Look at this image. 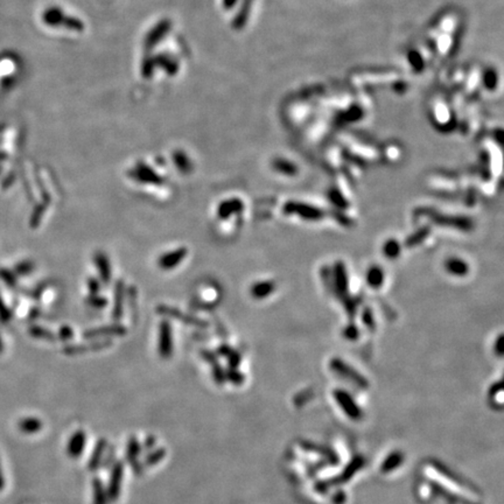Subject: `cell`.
Listing matches in <instances>:
<instances>
[{"instance_id": "8992f818", "label": "cell", "mask_w": 504, "mask_h": 504, "mask_svg": "<svg viewBox=\"0 0 504 504\" xmlns=\"http://www.w3.org/2000/svg\"><path fill=\"white\" fill-rule=\"evenodd\" d=\"M85 446V433L82 431H77L74 433L68 444V454L74 459L79 457L83 452Z\"/></svg>"}, {"instance_id": "9a60e30c", "label": "cell", "mask_w": 504, "mask_h": 504, "mask_svg": "<svg viewBox=\"0 0 504 504\" xmlns=\"http://www.w3.org/2000/svg\"><path fill=\"white\" fill-rule=\"evenodd\" d=\"M110 343H111L110 341L107 340V341H103V342H98L96 344H91V347H69V348L64 349V352H67V354H69V355H74V354H80V352H83V351H87V350H98V349L107 347V346H104V344H110Z\"/></svg>"}, {"instance_id": "d4e9b609", "label": "cell", "mask_w": 504, "mask_h": 504, "mask_svg": "<svg viewBox=\"0 0 504 504\" xmlns=\"http://www.w3.org/2000/svg\"><path fill=\"white\" fill-rule=\"evenodd\" d=\"M88 285H89V289H90V292L94 294L98 292V290H99V284H98V281L96 280V279H90L88 282Z\"/></svg>"}, {"instance_id": "6da1fadb", "label": "cell", "mask_w": 504, "mask_h": 504, "mask_svg": "<svg viewBox=\"0 0 504 504\" xmlns=\"http://www.w3.org/2000/svg\"><path fill=\"white\" fill-rule=\"evenodd\" d=\"M425 480L431 481L434 483H439V486H426L419 487V491L428 490V489H441L444 491L445 497H452L454 499H459L462 503H472L475 504L478 501V497H475V491H469L463 486L464 484L461 482L459 479H454L453 475L446 473L443 467L438 466L434 463H427L422 468Z\"/></svg>"}, {"instance_id": "603a6c76", "label": "cell", "mask_w": 504, "mask_h": 504, "mask_svg": "<svg viewBox=\"0 0 504 504\" xmlns=\"http://www.w3.org/2000/svg\"><path fill=\"white\" fill-rule=\"evenodd\" d=\"M228 357H229V363H230V366L231 367H234L236 368L238 366V363H239V359H240V356L237 354V352H230V354L228 355Z\"/></svg>"}, {"instance_id": "9c48e42d", "label": "cell", "mask_w": 504, "mask_h": 504, "mask_svg": "<svg viewBox=\"0 0 504 504\" xmlns=\"http://www.w3.org/2000/svg\"><path fill=\"white\" fill-rule=\"evenodd\" d=\"M125 333V329L123 327H119V326H111V327L107 328H99V329H92V331L85 332L83 336L85 339H94V337H99L104 335H122Z\"/></svg>"}, {"instance_id": "44dd1931", "label": "cell", "mask_w": 504, "mask_h": 504, "mask_svg": "<svg viewBox=\"0 0 504 504\" xmlns=\"http://www.w3.org/2000/svg\"><path fill=\"white\" fill-rule=\"evenodd\" d=\"M89 302H90L91 306H94V307H96V308H103L104 306L107 304L106 300L104 299V298H95V299L89 300Z\"/></svg>"}, {"instance_id": "ba28073f", "label": "cell", "mask_w": 504, "mask_h": 504, "mask_svg": "<svg viewBox=\"0 0 504 504\" xmlns=\"http://www.w3.org/2000/svg\"><path fill=\"white\" fill-rule=\"evenodd\" d=\"M18 428L20 429L22 433L26 434L38 433L40 432L42 428V421L34 417L22 418V419H20V421L18 422Z\"/></svg>"}, {"instance_id": "2e32d148", "label": "cell", "mask_w": 504, "mask_h": 504, "mask_svg": "<svg viewBox=\"0 0 504 504\" xmlns=\"http://www.w3.org/2000/svg\"><path fill=\"white\" fill-rule=\"evenodd\" d=\"M140 453V445L137 441L135 438H132L129 441V445H127V452H126V459L130 463H133L134 461H137V456Z\"/></svg>"}, {"instance_id": "5b68a950", "label": "cell", "mask_w": 504, "mask_h": 504, "mask_svg": "<svg viewBox=\"0 0 504 504\" xmlns=\"http://www.w3.org/2000/svg\"><path fill=\"white\" fill-rule=\"evenodd\" d=\"M187 250L181 247V249H177L175 251H172L170 254H166L162 256V257L159 258L158 265L164 270H169L175 267L176 265H179L182 259H184L186 256H187Z\"/></svg>"}, {"instance_id": "30bf717a", "label": "cell", "mask_w": 504, "mask_h": 504, "mask_svg": "<svg viewBox=\"0 0 504 504\" xmlns=\"http://www.w3.org/2000/svg\"><path fill=\"white\" fill-rule=\"evenodd\" d=\"M106 445H107L106 440H104V439H100L98 443H97L94 452H92V454H91L90 461H89V464H88L90 471H96V469L98 468L100 460H102V457L104 456V452H105V449H106Z\"/></svg>"}, {"instance_id": "e0dca14e", "label": "cell", "mask_w": 504, "mask_h": 504, "mask_svg": "<svg viewBox=\"0 0 504 504\" xmlns=\"http://www.w3.org/2000/svg\"><path fill=\"white\" fill-rule=\"evenodd\" d=\"M165 455H166L165 449L159 448V449H157V451H154L153 453H151V454L146 457L145 463L147 464V466H153V464H157L159 461H161L162 459H164Z\"/></svg>"}, {"instance_id": "ffe728a7", "label": "cell", "mask_w": 504, "mask_h": 504, "mask_svg": "<svg viewBox=\"0 0 504 504\" xmlns=\"http://www.w3.org/2000/svg\"><path fill=\"white\" fill-rule=\"evenodd\" d=\"M226 376L229 379H230L231 382H234L235 384H240V383L244 381L243 376L237 371H234V374H232L231 371H228V374H226Z\"/></svg>"}, {"instance_id": "277c9868", "label": "cell", "mask_w": 504, "mask_h": 504, "mask_svg": "<svg viewBox=\"0 0 504 504\" xmlns=\"http://www.w3.org/2000/svg\"><path fill=\"white\" fill-rule=\"evenodd\" d=\"M130 176L134 180L146 182V184H162L164 182L161 176H159L156 172L142 164L138 165L137 168L130 172Z\"/></svg>"}, {"instance_id": "d6986e66", "label": "cell", "mask_w": 504, "mask_h": 504, "mask_svg": "<svg viewBox=\"0 0 504 504\" xmlns=\"http://www.w3.org/2000/svg\"><path fill=\"white\" fill-rule=\"evenodd\" d=\"M212 367H214L212 368V377H214L215 382L219 385L224 384V381H226V374H224L223 369L219 366V363L212 364Z\"/></svg>"}, {"instance_id": "7c38bea8", "label": "cell", "mask_w": 504, "mask_h": 504, "mask_svg": "<svg viewBox=\"0 0 504 504\" xmlns=\"http://www.w3.org/2000/svg\"><path fill=\"white\" fill-rule=\"evenodd\" d=\"M96 265L98 267L100 278L103 279L104 284H107L110 280V263H109L107 257L104 254H96L95 256Z\"/></svg>"}, {"instance_id": "7a4b0ae2", "label": "cell", "mask_w": 504, "mask_h": 504, "mask_svg": "<svg viewBox=\"0 0 504 504\" xmlns=\"http://www.w3.org/2000/svg\"><path fill=\"white\" fill-rule=\"evenodd\" d=\"M160 341H159V351L161 357H170L173 351V340H172V329L167 321H162L160 323Z\"/></svg>"}, {"instance_id": "f1b7e54d", "label": "cell", "mask_w": 504, "mask_h": 504, "mask_svg": "<svg viewBox=\"0 0 504 504\" xmlns=\"http://www.w3.org/2000/svg\"><path fill=\"white\" fill-rule=\"evenodd\" d=\"M4 487H5V479H4L2 467H0V491L4 489Z\"/></svg>"}, {"instance_id": "52a82bcc", "label": "cell", "mask_w": 504, "mask_h": 504, "mask_svg": "<svg viewBox=\"0 0 504 504\" xmlns=\"http://www.w3.org/2000/svg\"><path fill=\"white\" fill-rule=\"evenodd\" d=\"M158 312H160L161 314H164V315L173 316L174 319H177V320L182 321V322H186V323H189V325L202 326V327H203V326L207 325V323H204L203 321L194 319V317H192V316L185 315V314L182 313V312L176 311V309H173L172 307H160V308H158Z\"/></svg>"}, {"instance_id": "cb8c5ba5", "label": "cell", "mask_w": 504, "mask_h": 504, "mask_svg": "<svg viewBox=\"0 0 504 504\" xmlns=\"http://www.w3.org/2000/svg\"><path fill=\"white\" fill-rule=\"evenodd\" d=\"M60 336H61V339H62V340H64V341L70 340L71 337H73V332H71V329L69 328V327H63V328L61 329Z\"/></svg>"}, {"instance_id": "484cf974", "label": "cell", "mask_w": 504, "mask_h": 504, "mask_svg": "<svg viewBox=\"0 0 504 504\" xmlns=\"http://www.w3.org/2000/svg\"><path fill=\"white\" fill-rule=\"evenodd\" d=\"M115 452H116V451H115L114 448H109L107 456H106V459L104 460V462H103V464H104V466H105V468H107V466H110V461H112V462H114L115 456H112V457H111V454H112V453H115Z\"/></svg>"}, {"instance_id": "ac0fdd59", "label": "cell", "mask_w": 504, "mask_h": 504, "mask_svg": "<svg viewBox=\"0 0 504 504\" xmlns=\"http://www.w3.org/2000/svg\"><path fill=\"white\" fill-rule=\"evenodd\" d=\"M174 161H175L176 166L179 167L180 170H182V172H189V169L192 168L191 164H189V161L186 159L184 154L176 153L175 156H174Z\"/></svg>"}, {"instance_id": "5bb4252c", "label": "cell", "mask_w": 504, "mask_h": 504, "mask_svg": "<svg viewBox=\"0 0 504 504\" xmlns=\"http://www.w3.org/2000/svg\"><path fill=\"white\" fill-rule=\"evenodd\" d=\"M123 282H118L117 289H116V301H115V309H114V317L115 320H119L123 314Z\"/></svg>"}, {"instance_id": "3957f363", "label": "cell", "mask_w": 504, "mask_h": 504, "mask_svg": "<svg viewBox=\"0 0 504 504\" xmlns=\"http://www.w3.org/2000/svg\"><path fill=\"white\" fill-rule=\"evenodd\" d=\"M123 472L124 467L122 462H116L112 467V474L110 479V483H109V489H107V498L111 499V501H116L118 498L119 492H120V482L123 480Z\"/></svg>"}, {"instance_id": "83f0119b", "label": "cell", "mask_w": 504, "mask_h": 504, "mask_svg": "<svg viewBox=\"0 0 504 504\" xmlns=\"http://www.w3.org/2000/svg\"><path fill=\"white\" fill-rule=\"evenodd\" d=\"M219 352H220V354L222 355V356H228V355L230 354V352H231V350H230V348H229V347H227V346H223V347H221V348L219 349Z\"/></svg>"}, {"instance_id": "8fae6325", "label": "cell", "mask_w": 504, "mask_h": 504, "mask_svg": "<svg viewBox=\"0 0 504 504\" xmlns=\"http://www.w3.org/2000/svg\"><path fill=\"white\" fill-rule=\"evenodd\" d=\"M242 203L237 199L234 200H229L226 202H222L219 207V215L221 219H228L231 214H235V212L239 211L242 209Z\"/></svg>"}, {"instance_id": "4316f807", "label": "cell", "mask_w": 504, "mask_h": 504, "mask_svg": "<svg viewBox=\"0 0 504 504\" xmlns=\"http://www.w3.org/2000/svg\"><path fill=\"white\" fill-rule=\"evenodd\" d=\"M154 444H156V439H154L153 437H151V438H147L146 441H145V447L146 449H150V448H152Z\"/></svg>"}, {"instance_id": "4fadbf2b", "label": "cell", "mask_w": 504, "mask_h": 504, "mask_svg": "<svg viewBox=\"0 0 504 504\" xmlns=\"http://www.w3.org/2000/svg\"><path fill=\"white\" fill-rule=\"evenodd\" d=\"M92 484H94V504H106L107 494L104 490L102 481L95 479Z\"/></svg>"}, {"instance_id": "7402d4cb", "label": "cell", "mask_w": 504, "mask_h": 504, "mask_svg": "<svg viewBox=\"0 0 504 504\" xmlns=\"http://www.w3.org/2000/svg\"><path fill=\"white\" fill-rule=\"evenodd\" d=\"M201 354H202V357H203L205 361H207V362L210 363L211 366H212V364L217 363V358H216V356H215L214 354H212L211 351H208V350H205V351H204V350H203V351H201Z\"/></svg>"}]
</instances>
